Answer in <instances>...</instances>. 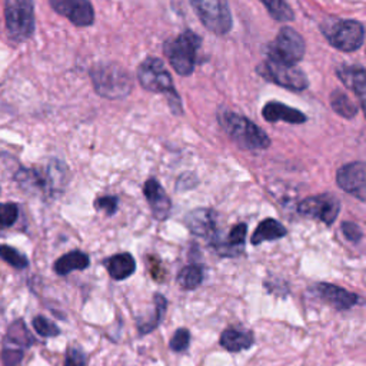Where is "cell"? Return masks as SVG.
Listing matches in <instances>:
<instances>
[{"label": "cell", "mask_w": 366, "mask_h": 366, "mask_svg": "<svg viewBox=\"0 0 366 366\" xmlns=\"http://www.w3.org/2000/svg\"><path fill=\"white\" fill-rule=\"evenodd\" d=\"M4 21L11 40L30 39L34 31L33 0H4Z\"/></svg>", "instance_id": "5b68a950"}, {"label": "cell", "mask_w": 366, "mask_h": 366, "mask_svg": "<svg viewBox=\"0 0 366 366\" xmlns=\"http://www.w3.org/2000/svg\"><path fill=\"white\" fill-rule=\"evenodd\" d=\"M202 44L200 36L186 30L173 40L164 43V56L180 76H190L196 64V53Z\"/></svg>", "instance_id": "277c9868"}, {"label": "cell", "mask_w": 366, "mask_h": 366, "mask_svg": "<svg viewBox=\"0 0 366 366\" xmlns=\"http://www.w3.org/2000/svg\"><path fill=\"white\" fill-rule=\"evenodd\" d=\"M316 296L336 310H349L359 303V296L332 283H317L313 287Z\"/></svg>", "instance_id": "4fadbf2b"}, {"label": "cell", "mask_w": 366, "mask_h": 366, "mask_svg": "<svg viewBox=\"0 0 366 366\" xmlns=\"http://www.w3.org/2000/svg\"><path fill=\"white\" fill-rule=\"evenodd\" d=\"M24 349L20 346H16L10 342L4 340L3 349H1V363L3 366H19V363L23 359Z\"/></svg>", "instance_id": "f1b7e54d"}, {"label": "cell", "mask_w": 366, "mask_h": 366, "mask_svg": "<svg viewBox=\"0 0 366 366\" xmlns=\"http://www.w3.org/2000/svg\"><path fill=\"white\" fill-rule=\"evenodd\" d=\"M6 342H10L16 346H20L23 349H27L33 345V336L29 333L24 322L21 319H16L13 323H10L7 332H6Z\"/></svg>", "instance_id": "cb8c5ba5"}, {"label": "cell", "mask_w": 366, "mask_h": 366, "mask_svg": "<svg viewBox=\"0 0 366 366\" xmlns=\"http://www.w3.org/2000/svg\"><path fill=\"white\" fill-rule=\"evenodd\" d=\"M51 9L69 19L77 27L92 26L94 10L89 0H49Z\"/></svg>", "instance_id": "7c38bea8"}, {"label": "cell", "mask_w": 366, "mask_h": 366, "mask_svg": "<svg viewBox=\"0 0 366 366\" xmlns=\"http://www.w3.org/2000/svg\"><path fill=\"white\" fill-rule=\"evenodd\" d=\"M323 34L329 43L342 51H355L362 47L365 40V29L356 20H336L323 27Z\"/></svg>", "instance_id": "ba28073f"}, {"label": "cell", "mask_w": 366, "mask_h": 366, "mask_svg": "<svg viewBox=\"0 0 366 366\" xmlns=\"http://www.w3.org/2000/svg\"><path fill=\"white\" fill-rule=\"evenodd\" d=\"M253 342H254L253 333L239 326H230L224 329L220 335V345L232 353H237L252 347Z\"/></svg>", "instance_id": "ac0fdd59"}, {"label": "cell", "mask_w": 366, "mask_h": 366, "mask_svg": "<svg viewBox=\"0 0 366 366\" xmlns=\"http://www.w3.org/2000/svg\"><path fill=\"white\" fill-rule=\"evenodd\" d=\"M219 122L229 137L244 150H263L270 144L269 136L256 123L242 114L223 112L219 114Z\"/></svg>", "instance_id": "3957f363"}, {"label": "cell", "mask_w": 366, "mask_h": 366, "mask_svg": "<svg viewBox=\"0 0 366 366\" xmlns=\"http://www.w3.org/2000/svg\"><path fill=\"white\" fill-rule=\"evenodd\" d=\"M336 183L346 193L357 197L360 202L366 200V169L365 163L355 162L342 166L336 174Z\"/></svg>", "instance_id": "8fae6325"}, {"label": "cell", "mask_w": 366, "mask_h": 366, "mask_svg": "<svg viewBox=\"0 0 366 366\" xmlns=\"http://www.w3.org/2000/svg\"><path fill=\"white\" fill-rule=\"evenodd\" d=\"M143 193L150 206L153 217L157 220L167 219L172 210V202L160 183L153 177L147 179L143 186Z\"/></svg>", "instance_id": "5bb4252c"}, {"label": "cell", "mask_w": 366, "mask_h": 366, "mask_svg": "<svg viewBox=\"0 0 366 366\" xmlns=\"http://www.w3.org/2000/svg\"><path fill=\"white\" fill-rule=\"evenodd\" d=\"M203 26L223 36L232 29V14L227 0H189Z\"/></svg>", "instance_id": "52a82bcc"}, {"label": "cell", "mask_w": 366, "mask_h": 366, "mask_svg": "<svg viewBox=\"0 0 366 366\" xmlns=\"http://www.w3.org/2000/svg\"><path fill=\"white\" fill-rule=\"evenodd\" d=\"M332 109L342 117L352 119L357 114V106L342 90H333L330 94Z\"/></svg>", "instance_id": "d4e9b609"}, {"label": "cell", "mask_w": 366, "mask_h": 366, "mask_svg": "<svg viewBox=\"0 0 366 366\" xmlns=\"http://www.w3.org/2000/svg\"><path fill=\"white\" fill-rule=\"evenodd\" d=\"M154 309H153V315H146L144 317H139L136 320V326L139 333L147 335L152 330H154L163 320V316L166 313V307H167V300L164 299V296L162 293H154Z\"/></svg>", "instance_id": "603a6c76"}, {"label": "cell", "mask_w": 366, "mask_h": 366, "mask_svg": "<svg viewBox=\"0 0 366 366\" xmlns=\"http://www.w3.org/2000/svg\"><path fill=\"white\" fill-rule=\"evenodd\" d=\"M19 216V207L14 203H0V227H10Z\"/></svg>", "instance_id": "1f68e13d"}, {"label": "cell", "mask_w": 366, "mask_h": 366, "mask_svg": "<svg viewBox=\"0 0 366 366\" xmlns=\"http://www.w3.org/2000/svg\"><path fill=\"white\" fill-rule=\"evenodd\" d=\"M0 259H3L6 263L13 266L14 269H26L29 266L27 257L23 253H20L17 249L7 244L0 246Z\"/></svg>", "instance_id": "83f0119b"}, {"label": "cell", "mask_w": 366, "mask_h": 366, "mask_svg": "<svg viewBox=\"0 0 366 366\" xmlns=\"http://www.w3.org/2000/svg\"><path fill=\"white\" fill-rule=\"evenodd\" d=\"M87 357L86 353L77 347V346H70L66 350L64 356V366H86Z\"/></svg>", "instance_id": "d6a6232c"}, {"label": "cell", "mask_w": 366, "mask_h": 366, "mask_svg": "<svg viewBox=\"0 0 366 366\" xmlns=\"http://www.w3.org/2000/svg\"><path fill=\"white\" fill-rule=\"evenodd\" d=\"M90 79L96 93L106 99L127 97L133 89L132 76L117 63H97L90 70Z\"/></svg>", "instance_id": "7a4b0ae2"}, {"label": "cell", "mask_w": 366, "mask_h": 366, "mask_svg": "<svg viewBox=\"0 0 366 366\" xmlns=\"http://www.w3.org/2000/svg\"><path fill=\"white\" fill-rule=\"evenodd\" d=\"M340 229H342V233L345 234V237L353 243H357L363 237L362 229L353 222H343Z\"/></svg>", "instance_id": "e575fe53"}, {"label": "cell", "mask_w": 366, "mask_h": 366, "mask_svg": "<svg viewBox=\"0 0 366 366\" xmlns=\"http://www.w3.org/2000/svg\"><path fill=\"white\" fill-rule=\"evenodd\" d=\"M217 214L212 209H194L184 217V224L190 233L199 237H213L216 233Z\"/></svg>", "instance_id": "9a60e30c"}, {"label": "cell", "mask_w": 366, "mask_h": 366, "mask_svg": "<svg viewBox=\"0 0 366 366\" xmlns=\"http://www.w3.org/2000/svg\"><path fill=\"white\" fill-rule=\"evenodd\" d=\"M257 71L266 80L293 92L305 90L309 86L307 77L297 66H290L272 59H266L263 63L259 64Z\"/></svg>", "instance_id": "9c48e42d"}, {"label": "cell", "mask_w": 366, "mask_h": 366, "mask_svg": "<svg viewBox=\"0 0 366 366\" xmlns=\"http://www.w3.org/2000/svg\"><path fill=\"white\" fill-rule=\"evenodd\" d=\"M305 49L306 46L303 37L295 29L285 26L277 33L274 41L267 46L266 54L267 59L296 66L302 60Z\"/></svg>", "instance_id": "8992f818"}, {"label": "cell", "mask_w": 366, "mask_h": 366, "mask_svg": "<svg viewBox=\"0 0 366 366\" xmlns=\"http://www.w3.org/2000/svg\"><path fill=\"white\" fill-rule=\"evenodd\" d=\"M94 207L97 210H102L104 212L107 216H112L116 213L117 210V197L116 196H103V197H99L96 202H94Z\"/></svg>", "instance_id": "836d02e7"}, {"label": "cell", "mask_w": 366, "mask_h": 366, "mask_svg": "<svg viewBox=\"0 0 366 366\" xmlns=\"http://www.w3.org/2000/svg\"><path fill=\"white\" fill-rule=\"evenodd\" d=\"M269 14L277 21H290L293 20L295 14L286 0H260Z\"/></svg>", "instance_id": "4316f807"}, {"label": "cell", "mask_w": 366, "mask_h": 366, "mask_svg": "<svg viewBox=\"0 0 366 366\" xmlns=\"http://www.w3.org/2000/svg\"><path fill=\"white\" fill-rule=\"evenodd\" d=\"M287 233L286 227L274 220V219H264L262 220L257 227L254 229L253 234H252V244H260L263 242H270V240H277V239H282L285 237Z\"/></svg>", "instance_id": "7402d4cb"}, {"label": "cell", "mask_w": 366, "mask_h": 366, "mask_svg": "<svg viewBox=\"0 0 366 366\" xmlns=\"http://www.w3.org/2000/svg\"><path fill=\"white\" fill-rule=\"evenodd\" d=\"M262 114L270 123L286 122V123H290V124H300V123L306 122V114L305 113H302L297 109L289 107V106H286L280 102L266 103L262 109Z\"/></svg>", "instance_id": "e0dca14e"}, {"label": "cell", "mask_w": 366, "mask_h": 366, "mask_svg": "<svg viewBox=\"0 0 366 366\" xmlns=\"http://www.w3.org/2000/svg\"><path fill=\"white\" fill-rule=\"evenodd\" d=\"M137 79L143 89L153 92V93H164L167 94L170 110L176 114L182 113V102L174 90L172 76L163 61L157 57H146L139 69H137Z\"/></svg>", "instance_id": "6da1fadb"}, {"label": "cell", "mask_w": 366, "mask_h": 366, "mask_svg": "<svg viewBox=\"0 0 366 366\" xmlns=\"http://www.w3.org/2000/svg\"><path fill=\"white\" fill-rule=\"evenodd\" d=\"M203 282V269L199 264H187L180 269L177 274V283L186 290L196 289Z\"/></svg>", "instance_id": "484cf974"}, {"label": "cell", "mask_w": 366, "mask_h": 366, "mask_svg": "<svg viewBox=\"0 0 366 366\" xmlns=\"http://www.w3.org/2000/svg\"><path fill=\"white\" fill-rule=\"evenodd\" d=\"M34 330L43 336V337H53V336H57L60 335V329L57 327V325H54L51 320H49L47 317L39 315L33 319L31 322Z\"/></svg>", "instance_id": "f546056e"}, {"label": "cell", "mask_w": 366, "mask_h": 366, "mask_svg": "<svg viewBox=\"0 0 366 366\" xmlns=\"http://www.w3.org/2000/svg\"><path fill=\"white\" fill-rule=\"evenodd\" d=\"M247 226L244 223L234 224L224 240H214L213 246L220 256L236 257L243 252Z\"/></svg>", "instance_id": "2e32d148"}, {"label": "cell", "mask_w": 366, "mask_h": 366, "mask_svg": "<svg viewBox=\"0 0 366 366\" xmlns=\"http://www.w3.org/2000/svg\"><path fill=\"white\" fill-rule=\"evenodd\" d=\"M89 264H90V259L84 252L71 250V252L60 256L54 262L53 269L59 276H66L73 270H83V269L89 267Z\"/></svg>", "instance_id": "44dd1931"}, {"label": "cell", "mask_w": 366, "mask_h": 366, "mask_svg": "<svg viewBox=\"0 0 366 366\" xmlns=\"http://www.w3.org/2000/svg\"><path fill=\"white\" fill-rule=\"evenodd\" d=\"M339 80L355 94L359 96L360 103L363 106V99H365V92H366V73L362 66H347L342 64L336 70Z\"/></svg>", "instance_id": "d6986e66"}, {"label": "cell", "mask_w": 366, "mask_h": 366, "mask_svg": "<svg viewBox=\"0 0 366 366\" xmlns=\"http://www.w3.org/2000/svg\"><path fill=\"white\" fill-rule=\"evenodd\" d=\"M103 264L106 266L110 277L114 280H123L132 276L136 270V262L133 256L127 252L110 256L103 262Z\"/></svg>", "instance_id": "ffe728a7"}, {"label": "cell", "mask_w": 366, "mask_h": 366, "mask_svg": "<svg viewBox=\"0 0 366 366\" xmlns=\"http://www.w3.org/2000/svg\"><path fill=\"white\" fill-rule=\"evenodd\" d=\"M189 345H190V332H189V329H186V327L176 329V332L173 333V336L170 339V343H169L170 349L173 352L179 353V352L186 350L189 347Z\"/></svg>", "instance_id": "4dcf8cb0"}, {"label": "cell", "mask_w": 366, "mask_h": 366, "mask_svg": "<svg viewBox=\"0 0 366 366\" xmlns=\"http://www.w3.org/2000/svg\"><path fill=\"white\" fill-rule=\"evenodd\" d=\"M297 212L302 216L320 220L330 226L340 212V202L332 193L315 194L303 199L297 206Z\"/></svg>", "instance_id": "30bf717a"}]
</instances>
